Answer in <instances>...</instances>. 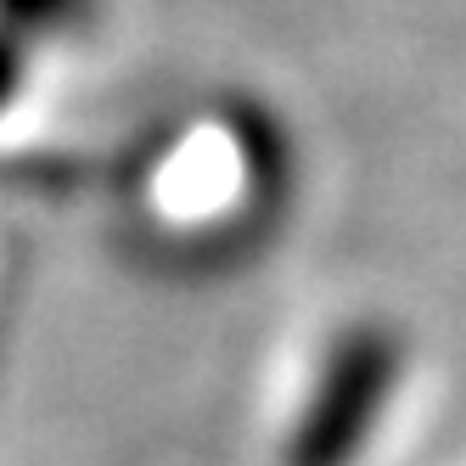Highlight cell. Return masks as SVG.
Wrapping results in <instances>:
<instances>
[{
  "instance_id": "1",
  "label": "cell",
  "mask_w": 466,
  "mask_h": 466,
  "mask_svg": "<svg viewBox=\"0 0 466 466\" xmlns=\"http://www.w3.org/2000/svg\"><path fill=\"white\" fill-rule=\"evenodd\" d=\"M393 365H399V354L382 331H349L338 343V354H331V365H326L304 421H298L292 466H343L360 450L371 416L382 410Z\"/></svg>"
},
{
  "instance_id": "2",
  "label": "cell",
  "mask_w": 466,
  "mask_h": 466,
  "mask_svg": "<svg viewBox=\"0 0 466 466\" xmlns=\"http://www.w3.org/2000/svg\"><path fill=\"white\" fill-rule=\"evenodd\" d=\"M90 12V0H0V28H12L17 40L35 35H62Z\"/></svg>"
},
{
  "instance_id": "3",
  "label": "cell",
  "mask_w": 466,
  "mask_h": 466,
  "mask_svg": "<svg viewBox=\"0 0 466 466\" xmlns=\"http://www.w3.org/2000/svg\"><path fill=\"white\" fill-rule=\"evenodd\" d=\"M23 46H28V40H17L12 28H0V107L12 102V90H17V79H23Z\"/></svg>"
}]
</instances>
